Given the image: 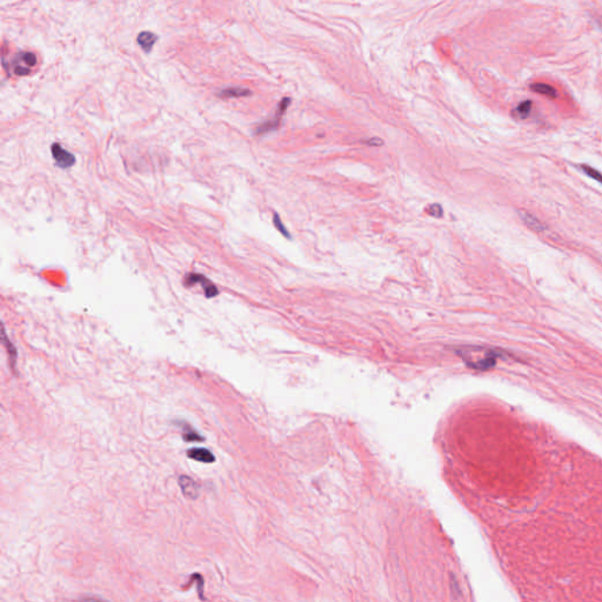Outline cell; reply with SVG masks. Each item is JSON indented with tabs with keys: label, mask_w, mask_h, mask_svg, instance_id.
Returning a JSON list of instances; mask_svg holds the SVG:
<instances>
[{
	"label": "cell",
	"mask_w": 602,
	"mask_h": 602,
	"mask_svg": "<svg viewBox=\"0 0 602 602\" xmlns=\"http://www.w3.org/2000/svg\"><path fill=\"white\" fill-rule=\"evenodd\" d=\"M467 366L474 370L486 371L495 366L498 353L485 347H463L458 351Z\"/></svg>",
	"instance_id": "obj_1"
},
{
	"label": "cell",
	"mask_w": 602,
	"mask_h": 602,
	"mask_svg": "<svg viewBox=\"0 0 602 602\" xmlns=\"http://www.w3.org/2000/svg\"><path fill=\"white\" fill-rule=\"evenodd\" d=\"M184 283H185L186 286H188V287L193 286V285H196V284H200L201 286H203L205 296L208 299L214 298V296L219 294V290H218V287L216 286V285L213 284L208 278H206L205 275L199 274V273H189V274L185 276Z\"/></svg>",
	"instance_id": "obj_2"
},
{
	"label": "cell",
	"mask_w": 602,
	"mask_h": 602,
	"mask_svg": "<svg viewBox=\"0 0 602 602\" xmlns=\"http://www.w3.org/2000/svg\"><path fill=\"white\" fill-rule=\"evenodd\" d=\"M51 152H52L53 159L58 167L70 168L75 164V157L73 154L70 153L69 150L65 149L60 144H58V142H55V144L52 145Z\"/></svg>",
	"instance_id": "obj_3"
},
{
	"label": "cell",
	"mask_w": 602,
	"mask_h": 602,
	"mask_svg": "<svg viewBox=\"0 0 602 602\" xmlns=\"http://www.w3.org/2000/svg\"><path fill=\"white\" fill-rule=\"evenodd\" d=\"M37 64V57L33 53L24 52L18 54L14 60V73L17 75H27L31 67Z\"/></svg>",
	"instance_id": "obj_4"
},
{
	"label": "cell",
	"mask_w": 602,
	"mask_h": 602,
	"mask_svg": "<svg viewBox=\"0 0 602 602\" xmlns=\"http://www.w3.org/2000/svg\"><path fill=\"white\" fill-rule=\"evenodd\" d=\"M290 102H291V99L290 98H284L283 100H281L280 105H279V109L276 111V114L274 119H272V120H269L267 122H265V124L260 125L258 130H256V134H264V133H267V132H271V131L278 128V126L280 124V120H281V117H283V114L285 113V111L287 110L288 106H290Z\"/></svg>",
	"instance_id": "obj_5"
},
{
	"label": "cell",
	"mask_w": 602,
	"mask_h": 602,
	"mask_svg": "<svg viewBox=\"0 0 602 602\" xmlns=\"http://www.w3.org/2000/svg\"><path fill=\"white\" fill-rule=\"evenodd\" d=\"M187 457L193 459V460L204 462V463H213L216 461V457L213 453L207 448H191L187 450Z\"/></svg>",
	"instance_id": "obj_6"
},
{
	"label": "cell",
	"mask_w": 602,
	"mask_h": 602,
	"mask_svg": "<svg viewBox=\"0 0 602 602\" xmlns=\"http://www.w3.org/2000/svg\"><path fill=\"white\" fill-rule=\"evenodd\" d=\"M179 485L181 487L183 493L187 498L196 499L198 497V494H199V490H198V484L193 480L192 478L186 477V475H181V477L179 478Z\"/></svg>",
	"instance_id": "obj_7"
},
{
	"label": "cell",
	"mask_w": 602,
	"mask_h": 602,
	"mask_svg": "<svg viewBox=\"0 0 602 602\" xmlns=\"http://www.w3.org/2000/svg\"><path fill=\"white\" fill-rule=\"evenodd\" d=\"M158 40V37L154 33L152 32H147V31H145V32H141L139 35H138V44L141 46V49L145 51V52H149L150 50H152V47L154 46V44L157 42Z\"/></svg>",
	"instance_id": "obj_8"
},
{
	"label": "cell",
	"mask_w": 602,
	"mask_h": 602,
	"mask_svg": "<svg viewBox=\"0 0 602 602\" xmlns=\"http://www.w3.org/2000/svg\"><path fill=\"white\" fill-rule=\"evenodd\" d=\"M530 90L534 91V92L542 94V96H546V97H549V98H556L557 97L556 89H554L553 86H550L548 84L536 82V84L530 85Z\"/></svg>",
	"instance_id": "obj_9"
},
{
	"label": "cell",
	"mask_w": 602,
	"mask_h": 602,
	"mask_svg": "<svg viewBox=\"0 0 602 602\" xmlns=\"http://www.w3.org/2000/svg\"><path fill=\"white\" fill-rule=\"evenodd\" d=\"M530 111H532V101L526 100L519 104L515 109L513 110L512 114L517 119H526L529 117Z\"/></svg>",
	"instance_id": "obj_10"
},
{
	"label": "cell",
	"mask_w": 602,
	"mask_h": 602,
	"mask_svg": "<svg viewBox=\"0 0 602 602\" xmlns=\"http://www.w3.org/2000/svg\"><path fill=\"white\" fill-rule=\"evenodd\" d=\"M249 94H251V91L247 89H243V87H231V89L221 91L219 96L224 98H238L249 96Z\"/></svg>",
	"instance_id": "obj_11"
},
{
	"label": "cell",
	"mask_w": 602,
	"mask_h": 602,
	"mask_svg": "<svg viewBox=\"0 0 602 602\" xmlns=\"http://www.w3.org/2000/svg\"><path fill=\"white\" fill-rule=\"evenodd\" d=\"M521 218H522V220L525 221V224H526L527 226H528L529 228L534 229V231H535V232H541L542 229L545 228V226L542 225V224L540 223V221H539V220L536 219V218H534L532 214H529V213H527V212H522V213H521Z\"/></svg>",
	"instance_id": "obj_12"
},
{
	"label": "cell",
	"mask_w": 602,
	"mask_h": 602,
	"mask_svg": "<svg viewBox=\"0 0 602 602\" xmlns=\"http://www.w3.org/2000/svg\"><path fill=\"white\" fill-rule=\"evenodd\" d=\"M3 340H4V342H5V346L7 347V352H9V355H10V358L12 359V363H13V365H14V362H15V356H17V351H15L14 346H13V345H12V342L10 341V340L7 339L5 330H3Z\"/></svg>",
	"instance_id": "obj_13"
},
{
	"label": "cell",
	"mask_w": 602,
	"mask_h": 602,
	"mask_svg": "<svg viewBox=\"0 0 602 602\" xmlns=\"http://www.w3.org/2000/svg\"><path fill=\"white\" fill-rule=\"evenodd\" d=\"M184 440L185 441H200V440H204L203 437H200L199 434H198V432L193 431L191 427H188V428H185L184 431Z\"/></svg>",
	"instance_id": "obj_14"
},
{
	"label": "cell",
	"mask_w": 602,
	"mask_h": 602,
	"mask_svg": "<svg viewBox=\"0 0 602 602\" xmlns=\"http://www.w3.org/2000/svg\"><path fill=\"white\" fill-rule=\"evenodd\" d=\"M581 169H582V171H584L586 174H587L588 177L593 178L594 180L599 181V183H601V184H602V174H601L600 172H597L596 169H594V168H592V167H589V166H587V165H582V166H581Z\"/></svg>",
	"instance_id": "obj_15"
},
{
	"label": "cell",
	"mask_w": 602,
	"mask_h": 602,
	"mask_svg": "<svg viewBox=\"0 0 602 602\" xmlns=\"http://www.w3.org/2000/svg\"><path fill=\"white\" fill-rule=\"evenodd\" d=\"M273 223H274V226L276 228H278V231L281 233V234H284L285 236H287V238H291L290 233H288V231H287V228L285 227V225L283 224V221H281L280 217L276 214V213L274 216H273Z\"/></svg>",
	"instance_id": "obj_16"
},
{
	"label": "cell",
	"mask_w": 602,
	"mask_h": 602,
	"mask_svg": "<svg viewBox=\"0 0 602 602\" xmlns=\"http://www.w3.org/2000/svg\"><path fill=\"white\" fill-rule=\"evenodd\" d=\"M427 213H428L429 216L432 217H435V218H440L443 214V209L440 205L438 204H433L431 205L428 208H427Z\"/></svg>",
	"instance_id": "obj_17"
},
{
	"label": "cell",
	"mask_w": 602,
	"mask_h": 602,
	"mask_svg": "<svg viewBox=\"0 0 602 602\" xmlns=\"http://www.w3.org/2000/svg\"><path fill=\"white\" fill-rule=\"evenodd\" d=\"M367 144L371 145V146H381L383 144V141L380 140L379 138H373V139L368 140Z\"/></svg>",
	"instance_id": "obj_18"
},
{
	"label": "cell",
	"mask_w": 602,
	"mask_h": 602,
	"mask_svg": "<svg viewBox=\"0 0 602 602\" xmlns=\"http://www.w3.org/2000/svg\"><path fill=\"white\" fill-rule=\"evenodd\" d=\"M600 26L602 27V20H600Z\"/></svg>",
	"instance_id": "obj_19"
}]
</instances>
